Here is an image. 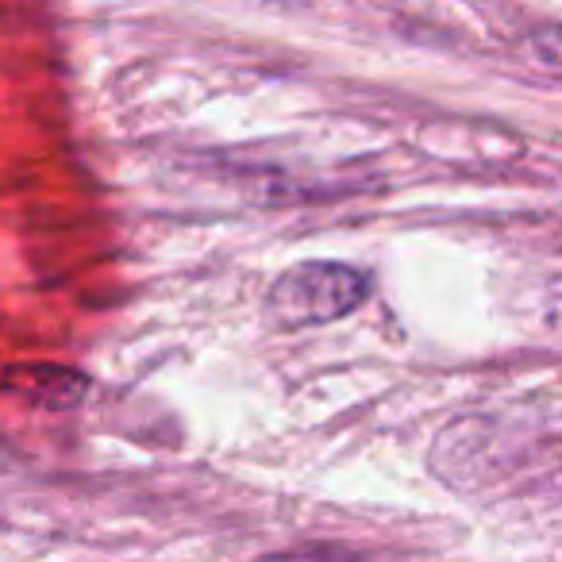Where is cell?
<instances>
[{"label": "cell", "instance_id": "cell-1", "mask_svg": "<svg viewBox=\"0 0 562 562\" xmlns=\"http://www.w3.org/2000/svg\"><path fill=\"white\" fill-rule=\"evenodd\" d=\"M370 297V281L362 270L347 262H297L281 270L270 285V316L281 328H313V324H331L351 316L362 301Z\"/></svg>", "mask_w": 562, "mask_h": 562}, {"label": "cell", "instance_id": "cell-2", "mask_svg": "<svg viewBox=\"0 0 562 562\" xmlns=\"http://www.w3.org/2000/svg\"><path fill=\"white\" fill-rule=\"evenodd\" d=\"M4 385L20 397L35 401L43 408H78L81 397L89 390V378L78 374V370H66V367H24V370H12L4 374Z\"/></svg>", "mask_w": 562, "mask_h": 562}, {"label": "cell", "instance_id": "cell-3", "mask_svg": "<svg viewBox=\"0 0 562 562\" xmlns=\"http://www.w3.org/2000/svg\"><path fill=\"white\" fill-rule=\"evenodd\" d=\"M255 562H367L359 551L351 547H336V543H316V547H297V551H273L262 554Z\"/></svg>", "mask_w": 562, "mask_h": 562}]
</instances>
